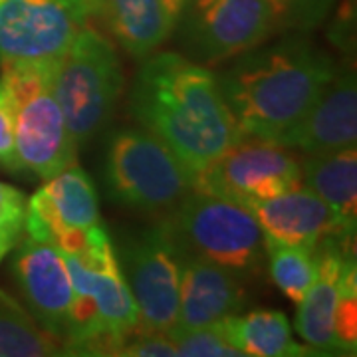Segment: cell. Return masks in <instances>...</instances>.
<instances>
[{
	"label": "cell",
	"instance_id": "obj_1",
	"mask_svg": "<svg viewBox=\"0 0 357 357\" xmlns=\"http://www.w3.org/2000/svg\"><path fill=\"white\" fill-rule=\"evenodd\" d=\"M129 112L197 177L243 139L217 76L177 52L143 58L129 96Z\"/></svg>",
	"mask_w": 357,
	"mask_h": 357
},
{
	"label": "cell",
	"instance_id": "obj_2",
	"mask_svg": "<svg viewBox=\"0 0 357 357\" xmlns=\"http://www.w3.org/2000/svg\"><path fill=\"white\" fill-rule=\"evenodd\" d=\"M333 72L326 52L290 34L236 56L217 82L243 137L280 143L316 103Z\"/></svg>",
	"mask_w": 357,
	"mask_h": 357
},
{
	"label": "cell",
	"instance_id": "obj_3",
	"mask_svg": "<svg viewBox=\"0 0 357 357\" xmlns=\"http://www.w3.org/2000/svg\"><path fill=\"white\" fill-rule=\"evenodd\" d=\"M72 282L70 356H115L139 328V312L117 262L107 232L96 225L56 241Z\"/></svg>",
	"mask_w": 357,
	"mask_h": 357
},
{
	"label": "cell",
	"instance_id": "obj_4",
	"mask_svg": "<svg viewBox=\"0 0 357 357\" xmlns=\"http://www.w3.org/2000/svg\"><path fill=\"white\" fill-rule=\"evenodd\" d=\"M185 256L208 260L244 276L256 274L266 256L264 234L248 206L213 192L191 189L159 218Z\"/></svg>",
	"mask_w": 357,
	"mask_h": 357
},
{
	"label": "cell",
	"instance_id": "obj_5",
	"mask_svg": "<svg viewBox=\"0 0 357 357\" xmlns=\"http://www.w3.org/2000/svg\"><path fill=\"white\" fill-rule=\"evenodd\" d=\"M52 88L76 141L86 145L112 119L123 91V72L112 40L86 26L52 64Z\"/></svg>",
	"mask_w": 357,
	"mask_h": 357
},
{
	"label": "cell",
	"instance_id": "obj_6",
	"mask_svg": "<svg viewBox=\"0 0 357 357\" xmlns=\"http://www.w3.org/2000/svg\"><path fill=\"white\" fill-rule=\"evenodd\" d=\"M14 114L16 151L24 171L50 178L76 163L72 139L52 88V64H0Z\"/></svg>",
	"mask_w": 357,
	"mask_h": 357
},
{
	"label": "cell",
	"instance_id": "obj_7",
	"mask_svg": "<svg viewBox=\"0 0 357 357\" xmlns=\"http://www.w3.org/2000/svg\"><path fill=\"white\" fill-rule=\"evenodd\" d=\"M105 181L115 203L159 218L195 189L191 171L145 129H121L112 137Z\"/></svg>",
	"mask_w": 357,
	"mask_h": 357
},
{
	"label": "cell",
	"instance_id": "obj_8",
	"mask_svg": "<svg viewBox=\"0 0 357 357\" xmlns=\"http://www.w3.org/2000/svg\"><path fill=\"white\" fill-rule=\"evenodd\" d=\"M351 243L354 234H342L319 244L316 280L298 304L296 332L324 354H356L357 272Z\"/></svg>",
	"mask_w": 357,
	"mask_h": 357
},
{
	"label": "cell",
	"instance_id": "obj_9",
	"mask_svg": "<svg viewBox=\"0 0 357 357\" xmlns=\"http://www.w3.org/2000/svg\"><path fill=\"white\" fill-rule=\"evenodd\" d=\"M175 26L189 60L203 64L232 60L276 32L270 0H187Z\"/></svg>",
	"mask_w": 357,
	"mask_h": 357
},
{
	"label": "cell",
	"instance_id": "obj_10",
	"mask_svg": "<svg viewBox=\"0 0 357 357\" xmlns=\"http://www.w3.org/2000/svg\"><path fill=\"white\" fill-rule=\"evenodd\" d=\"M117 262L139 312V326L169 332L177 324L178 288L185 255L159 220L151 229L123 236Z\"/></svg>",
	"mask_w": 357,
	"mask_h": 357
},
{
	"label": "cell",
	"instance_id": "obj_11",
	"mask_svg": "<svg viewBox=\"0 0 357 357\" xmlns=\"http://www.w3.org/2000/svg\"><path fill=\"white\" fill-rule=\"evenodd\" d=\"M93 18V0H0V64H54Z\"/></svg>",
	"mask_w": 357,
	"mask_h": 357
},
{
	"label": "cell",
	"instance_id": "obj_12",
	"mask_svg": "<svg viewBox=\"0 0 357 357\" xmlns=\"http://www.w3.org/2000/svg\"><path fill=\"white\" fill-rule=\"evenodd\" d=\"M302 185V161L280 143L243 137L195 177V189L244 206Z\"/></svg>",
	"mask_w": 357,
	"mask_h": 357
},
{
	"label": "cell",
	"instance_id": "obj_13",
	"mask_svg": "<svg viewBox=\"0 0 357 357\" xmlns=\"http://www.w3.org/2000/svg\"><path fill=\"white\" fill-rule=\"evenodd\" d=\"M14 250L10 270L30 318L42 332L66 347L74 294L62 250L52 238L26 232Z\"/></svg>",
	"mask_w": 357,
	"mask_h": 357
},
{
	"label": "cell",
	"instance_id": "obj_14",
	"mask_svg": "<svg viewBox=\"0 0 357 357\" xmlns=\"http://www.w3.org/2000/svg\"><path fill=\"white\" fill-rule=\"evenodd\" d=\"M100 225L98 195L89 175L70 165L46 183L26 201L24 232L54 243L72 232Z\"/></svg>",
	"mask_w": 357,
	"mask_h": 357
},
{
	"label": "cell",
	"instance_id": "obj_15",
	"mask_svg": "<svg viewBox=\"0 0 357 357\" xmlns=\"http://www.w3.org/2000/svg\"><path fill=\"white\" fill-rule=\"evenodd\" d=\"M258 220L264 241L318 250L332 236L356 234V227L332 211L304 185L248 206Z\"/></svg>",
	"mask_w": 357,
	"mask_h": 357
},
{
	"label": "cell",
	"instance_id": "obj_16",
	"mask_svg": "<svg viewBox=\"0 0 357 357\" xmlns=\"http://www.w3.org/2000/svg\"><path fill=\"white\" fill-rule=\"evenodd\" d=\"M357 141V82L351 66H335L332 79L316 103L280 145L296 147L306 155L330 153L356 147Z\"/></svg>",
	"mask_w": 357,
	"mask_h": 357
},
{
	"label": "cell",
	"instance_id": "obj_17",
	"mask_svg": "<svg viewBox=\"0 0 357 357\" xmlns=\"http://www.w3.org/2000/svg\"><path fill=\"white\" fill-rule=\"evenodd\" d=\"M243 306L244 288L238 274L208 260L185 256L175 330L213 326L238 314Z\"/></svg>",
	"mask_w": 357,
	"mask_h": 357
},
{
	"label": "cell",
	"instance_id": "obj_18",
	"mask_svg": "<svg viewBox=\"0 0 357 357\" xmlns=\"http://www.w3.org/2000/svg\"><path fill=\"white\" fill-rule=\"evenodd\" d=\"M93 16L137 60L159 50L175 30L163 0H93Z\"/></svg>",
	"mask_w": 357,
	"mask_h": 357
},
{
	"label": "cell",
	"instance_id": "obj_19",
	"mask_svg": "<svg viewBox=\"0 0 357 357\" xmlns=\"http://www.w3.org/2000/svg\"><path fill=\"white\" fill-rule=\"evenodd\" d=\"M222 335L244 357H300L319 354L294 340L290 321L278 310H255L246 316H230L217 324Z\"/></svg>",
	"mask_w": 357,
	"mask_h": 357
},
{
	"label": "cell",
	"instance_id": "obj_20",
	"mask_svg": "<svg viewBox=\"0 0 357 357\" xmlns=\"http://www.w3.org/2000/svg\"><path fill=\"white\" fill-rule=\"evenodd\" d=\"M302 185L335 211L347 225L357 218V153L345 147L330 153L306 155L302 161Z\"/></svg>",
	"mask_w": 357,
	"mask_h": 357
},
{
	"label": "cell",
	"instance_id": "obj_21",
	"mask_svg": "<svg viewBox=\"0 0 357 357\" xmlns=\"http://www.w3.org/2000/svg\"><path fill=\"white\" fill-rule=\"evenodd\" d=\"M54 356H68V349L42 332L30 314L0 292V357Z\"/></svg>",
	"mask_w": 357,
	"mask_h": 357
},
{
	"label": "cell",
	"instance_id": "obj_22",
	"mask_svg": "<svg viewBox=\"0 0 357 357\" xmlns=\"http://www.w3.org/2000/svg\"><path fill=\"white\" fill-rule=\"evenodd\" d=\"M268 256V268L272 282L280 292L300 304L318 274V252L304 246H290L264 241Z\"/></svg>",
	"mask_w": 357,
	"mask_h": 357
},
{
	"label": "cell",
	"instance_id": "obj_23",
	"mask_svg": "<svg viewBox=\"0 0 357 357\" xmlns=\"http://www.w3.org/2000/svg\"><path fill=\"white\" fill-rule=\"evenodd\" d=\"M169 340L177 347L181 357H244L222 335L217 324L192 328V330H169Z\"/></svg>",
	"mask_w": 357,
	"mask_h": 357
},
{
	"label": "cell",
	"instance_id": "obj_24",
	"mask_svg": "<svg viewBox=\"0 0 357 357\" xmlns=\"http://www.w3.org/2000/svg\"><path fill=\"white\" fill-rule=\"evenodd\" d=\"M335 0H270L276 30L307 32L324 22Z\"/></svg>",
	"mask_w": 357,
	"mask_h": 357
},
{
	"label": "cell",
	"instance_id": "obj_25",
	"mask_svg": "<svg viewBox=\"0 0 357 357\" xmlns=\"http://www.w3.org/2000/svg\"><path fill=\"white\" fill-rule=\"evenodd\" d=\"M26 195L13 185L0 183V262L16 248L24 234Z\"/></svg>",
	"mask_w": 357,
	"mask_h": 357
},
{
	"label": "cell",
	"instance_id": "obj_26",
	"mask_svg": "<svg viewBox=\"0 0 357 357\" xmlns=\"http://www.w3.org/2000/svg\"><path fill=\"white\" fill-rule=\"evenodd\" d=\"M177 347L165 332L137 328L115 349V357H173Z\"/></svg>",
	"mask_w": 357,
	"mask_h": 357
},
{
	"label": "cell",
	"instance_id": "obj_27",
	"mask_svg": "<svg viewBox=\"0 0 357 357\" xmlns=\"http://www.w3.org/2000/svg\"><path fill=\"white\" fill-rule=\"evenodd\" d=\"M0 169L8 173H22L18 151H16V135H14V114L8 89L0 79Z\"/></svg>",
	"mask_w": 357,
	"mask_h": 357
},
{
	"label": "cell",
	"instance_id": "obj_28",
	"mask_svg": "<svg viewBox=\"0 0 357 357\" xmlns=\"http://www.w3.org/2000/svg\"><path fill=\"white\" fill-rule=\"evenodd\" d=\"M167 6V10H169V14L175 18V22H177L178 14H181V10L185 8V4H187V0H163Z\"/></svg>",
	"mask_w": 357,
	"mask_h": 357
}]
</instances>
